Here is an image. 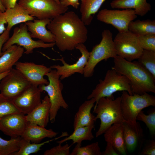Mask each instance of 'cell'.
Wrapping results in <instances>:
<instances>
[{"mask_svg":"<svg viewBox=\"0 0 155 155\" xmlns=\"http://www.w3.org/2000/svg\"><path fill=\"white\" fill-rule=\"evenodd\" d=\"M10 32L6 29L0 35V56L2 53L1 51L3 45L9 38Z\"/></svg>","mask_w":155,"mask_h":155,"instance_id":"39","label":"cell"},{"mask_svg":"<svg viewBox=\"0 0 155 155\" xmlns=\"http://www.w3.org/2000/svg\"><path fill=\"white\" fill-rule=\"evenodd\" d=\"M4 13L7 24L6 29L9 31L17 24L33 21L35 19L34 17L30 16L25 9L17 3L13 7L6 9Z\"/></svg>","mask_w":155,"mask_h":155,"instance_id":"24","label":"cell"},{"mask_svg":"<svg viewBox=\"0 0 155 155\" xmlns=\"http://www.w3.org/2000/svg\"><path fill=\"white\" fill-rule=\"evenodd\" d=\"M121 97L114 99L113 96L102 97L94 106L93 112L96 114L95 122L100 121V127L96 133V137L102 135L113 124L127 122L122 115L121 108Z\"/></svg>","mask_w":155,"mask_h":155,"instance_id":"3","label":"cell"},{"mask_svg":"<svg viewBox=\"0 0 155 155\" xmlns=\"http://www.w3.org/2000/svg\"><path fill=\"white\" fill-rule=\"evenodd\" d=\"M28 31L25 23L21 24L19 27L15 28L12 35L3 45L2 51H5L13 45L17 44L24 48L25 51L24 53L28 55L32 53L34 49L50 48L55 45V43H45L40 40L35 41L33 40Z\"/></svg>","mask_w":155,"mask_h":155,"instance_id":"9","label":"cell"},{"mask_svg":"<svg viewBox=\"0 0 155 155\" xmlns=\"http://www.w3.org/2000/svg\"><path fill=\"white\" fill-rule=\"evenodd\" d=\"M97 19L107 24H111L119 32L128 30L130 22L137 17L134 10L132 9L123 10L102 9L97 15Z\"/></svg>","mask_w":155,"mask_h":155,"instance_id":"11","label":"cell"},{"mask_svg":"<svg viewBox=\"0 0 155 155\" xmlns=\"http://www.w3.org/2000/svg\"><path fill=\"white\" fill-rule=\"evenodd\" d=\"M112 69L128 79L133 94L155 93V78L137 61H129L117 55Z\"/></svg>","mask_w":155,"mask_h":155,"instance_id":"2","label":"cell"},{"mask_svg":"<svg viewBox=\"0 0 155 155\" xmlns=\"http://www.w3.org/2000/svg\"><path fill=\"white\" fill-rule=\"evenodd\" d=\"M18 3L30 16L39 19H52L68 9L54 0H19Z\"/></svg>","mask_w":155,"mask_h":155,"instance_id":"8","label":"cell"},{"mask_svg":"<svg viewBox=\"0 0 155 155\" xmlns=\"http://www.w3.org/2000/svg\"><path fill=\"white\" fill-rule=\"evenodd\" d=\"M60 2L64 6L68 7L71 5L76 9L78 8L80 4L79 0H60Z\"/></svg>","mask_w":155,"mask_h":155,"instance_id":"40","label":"cell"},{"mask_svg":"<svg viewBox=\"0 0 155 155\" xmlns=\"http://www.w3.org/2000/svg\"><path fill=\"white\" fill-rule=\"evenodd\" d=\"M138 62L155 78V51L143 50Z\"/></svg>","mask_w":155,"mask_h":155,"instance_id":"31","label":"cell"},{"mask_svg":"<svg viewBox=\"0 0 155 155\" xmlns=\"http://www.w3.org/2000/svg\"><path fill=\"white\" fill-rule=\"evenodd\" d=\"M28 123L22 113L10 114L0 119V131L11 137H21Z\"/></svg>","mask_w":155,"mask_h":155,"instance_id":"16","label":"cell"},{"mask_svg":"<svg viewBox=\"0 0 155 155\" xmlns=\"http://www.w3.org/2000/svg\"><path fill=\"white\" fill-rule=\"evenodd\" d=\"M49 84L38 86L41 92H46L51 103L50 111L49 120L51 123H54L57 112L61 108L67 109L69 106L64 100L62 94L63 85L61 82L60 76L56 70H51L46 75Z\"/></svg>","mask_w":155,"mask_h":155,"instance_id":"7","label":"cell"},{"mask_svg":"<svg viewBox=\"0 0 155 155\" xmlns=\"http://www.w3.org/2000/svg\"><path fill=\"white\" fill-rule=\"evenodd\" d=\"M95 103L93 98L85 101L79 106L75 114L73 122L74 130L80 127L94 125L95 116L91 113V110Z\"/></svg>","mask_w":155,"mask_h":155,"instance_id":"20","label":"cell"},{"mask_svg":"<svg viewBox=\"0 0 155 155\" xmlns=\"http://www.w3.org/2000/svg\"><path fill=\"white\" fill-rule=\"evenodd\" d=\"M128 30L137 36L155 34V20L132 21L129 24Z\"/></svg>","mask_w":155,"mask_h":155,"instance_id":"28","label":"cell"},{"mask_svg":"<svg viewBox=\"0 0 155 155\" xmlns=\"http://www.w3.org/2000/svg\"><path fill=\"white\" fill-rule=\"evenodd\" d=\"M123 136L127 150L133 151L143 136V131L140 124L137 122L132 124L128 122L123 123Z\"/></svg>","mask_w":155,"mask_h":155,"instance_id":"21","label":"cell"},{"mask_svg":"<svg viewBox=\"0 0 155 155\" xmlns=\"http://www.w3.org/2000/svg\"><path fill=\"white\" fill-rule=\"evenodd\" d=\"M106 0H81V20L86 25L91 23L95 14Z\"/></svg>","mask_w":155,"mask_h":155,"instance_id":"26","label":"cell"},{"mask_svg":"<svg viewBox=\"0 0 155 155\" xmlns=\"http://www.w3.org/2000/svg\"><path fill=\"white\" fill-rule=\"evenodd\" d=\"M54 0L56 2H57V3H60V0Z\"/></svg>","mask_w":155,"mask_h":155,"instance_id":"45","label":"cell"},{"mask_svg":"<svg viewBox=\"0 0 155 155\" xmlns=\"http://www.w3.org/2000/svg\"><path fill=\"white\" fill-rule=\"evenodd\" d=\"M20 112L12 100L5 97L0 93V119L10 114Z\"/></svg>","mask_w":155,"mask_h":155,"instance_id":"33","label":"cell"},{"mask_svg":"<svg viewBox=\"0 0 155 155\" xmlns=\"http://www.w3.org/2000/svg\"><path fill=\"white\" fill-rule=\"evenodd\" d=\"M57 134L52 129H47L44 127L28 122L21 137L32 143H38L44 138L55 137Z\"/></svg>","mask_w":155,"mask_h":155,"instance_id":"23","label":"cell"},{"mask_svg":"<svg viewBox=\"0 0 155 155\" xmlns=\"http://www.w3.org/2000/svg\"><path fill=\"white\" fill-rule=\"evenodd\" d=\"M52 19H35L25 22L32 38H38L44 42L55 43V36L50 31L47 30L46 26Z\"/></svg>","mask_w":155,"mask_h":155,"instance_id":"17","label":"cell"},{"mask_svg":"<svg viewBox=\"0 0 155 155\" xmlns=\"http://www.w3.org/2000/svg\"><path fill=\"white\" fill-rule=\"evenodd\" d=\"M31 84L18 70L13 68L1 81L0 93L5 97L13 100Z\"/></svg>","mask_w":155,"mask_h":155,"instance_id":"12","label":"cell"},{"mask_svg":"<svg viewBox=\"0 0 155 155\" xmlns=\"http://www.w3.org/2000/svg\"><path fill=\"white\" fill-rule=\"evenodd\" d=\"M122 92L120 96L121 108L123 118L128 122L136 123L137 117L142 109L155 106V97L148 93L131 95L126 91Z\"/></svg>","mask_w":155,"mask_h":155,"instance_id":"6","label":"cell"},{"mask_svg":"<svg viewBox=\"0 0 155 155\" xmlns=\"http://www.w3.org/2000/svg\"><path fill=\"white\" fill-rule=\"evenodd\" d=\"M51 106L49 98L46 95L38 106L26 115L27 121L30 123L46 127L49 120Z\"/></svg>","mask_w":155,"mask_h":155,"instance_id":"18","label":"cell"},{"mask_svg":"<svg viewBox=\"0 0 155 155\" xmlns=\"http://www.w3.org/2000/svg\"><path fill=\"white\" fill-rule=\"evenodd\" d=\"M102 39L99 44L94 46L85 67L83 75L86 78L92 77L97 65L103 60L114 58L116 51L113 39V34L109 30H104L102 33Z\"/></svg>","mask_w":155,"mask_h":155,"instance_id":"5","label":"cell"},{"mask_svg":"<svg viewBox=\"0 0 155 155\" xmlns=\"http://www.w3.org/2000/svg\"><path fill=\"white\" fill-rule=\"evenodd\" d=\"M2 3L6 9L13 7L16 4L18 0H1Z\"/></svg>","mask_w":155,"mask_h":155,"instance_id":"42","label":"cell"},{"mask_svg":"<svg viewBox=\"0 0 155 155\" xmlns=\"http://www.w3.org/2000/svg\"><path fill=\"white\" fill-rule=\"evenodd\" d=\"M81 53V56L76 62L72 64L67 63L63 57L57 60H60L63 65H54L51 66V69H55L60 76L61 80L67 78L76 73L83 74L85 67L87 64L90 52L84 43L78 44L75 47Z\"/></svg>","mask_w":155,"mask_h":155,"instance_id":"13","label":"cell"},{"mask_svg":"<svg viewBox=\"0 0 155 155\" xmlns=\"http://www.w3.org/2000/svg\"><path fill=\"white\" fill-rule=\"evenodd\" d=\"M142 155H155V140H150L140 153Z\"/></svg>","mask_w":155,"mask_h":155,"instance_id":"37","label":"cell"},{"mask_svg":"<svg viewBox=\"0 0 155 155\" xmlns=\"http://www.w3.org/2000/svg\"><path fill=\"white\" fill-rule=\"evenodd\" d=\"M41 92L38 86L31 84L13 100L19 111L27 115L41 103Z\"/></svg>","mask_w":155,"mask_h":155,"instance_id":"15","label":"cell"},{"mask_svg":"<svg viewBox=\"0 0 155 155\" xmlns=\"http://www.w3.org/2000/svg\"><path fill=\"white\" fill-rule=\"evenodd\" d=\"M24 52L23 47L15 44L3 52L0 56V73L9 71L12 69Z\"/></svg>","mask_w":155,"mask_h":155,"instance_id":"19","label":"cell"},{"mask_svg":"<svg viewBox=\"0 0 155 155\" xmlns=\"http://www.w3.org/2000/svg\"><path fill=\"white\" fill-rule=\"evenodd\" d=\"M6 9L3 5L1 0H0V11L4 12L5 11Z\"/></svg>","mask_w":155,"mask_h":155,"instance_id":"44","label":"cell"},{"mask_svg":"<svg viewBox=\"0 0 155 155\" xmlns=\"http://www.w3.org/2000/svg\"><path fill=\"white\" fill-rule=\"evenodd\" d=\"M94 128V125L77 127L71 135L57 142L61 144L67 141L72 140L73 142L72 145L77 143V145L81 146L83 141H91L94 138L92 133Z\"/></svg>","mask_w":155,"mask_h":155,"instance_id":"27","label":"cell"},{"mask_svg":"<svg viewBox=\"0 0 155 155\" xmlns=\"http://www.w3.org/2000/svg\"><path fill=\"white\" fill-rule=\"evenodd\" d=\"M113 8L134 9L135 14L141 16L145 15L151 9L146 0H114L110 3Z\"/></svg>","mask_w":155,"mask_h":155,"instance_id":"25","label":"cell"},{"mask_svg":"<svg viewBox=\"0 0 155 155\" xmlns=\"http://www.w3.org/2000/svg\"><path fill=\"white\" fill-rule=\"evenodd\" d=\"M138 43L143 50L155 51V34L137 36Z\"/></svg>","mask_w":155,"mask_h":155,"instance_id":"35","label":"cell"},{"mask_svg":"<svg viewBox=\"0 0 155 155\" xmlns=\"http://www.w3.org/2000/svg\"><path fill=\"white\" fill-rule=\"evenodd\" d=\"M86 25L74 11H69L52 19L47 27L55 36V43L62 52L72 51L88 38Z\"/></svg>","mask_w":155,"mask_h":155,"instance_id":"1","label":"cell"},{"mask_svg":"<svg viewBox=\"0 0 155 155\" xmlns=\"http://www.w3.org/2000/svg\"><path fill=\"white\" fill-rule=\"evenodd\" d=\"M9 72V71H7L0 73V82L3 78L8 74Z\"/></svg>","mask_w":155,"mask_h":155,"instance_id":"43","label":"cell"},{"mask_svg":"<svg viewBox=\"0 0 155 155\" xmlns=\"http://www.w3.org/2000/svg\"><path fill=\"white\" fill-rule=\"evenodd\" d=\"M125 91L132 95L128 79L124 75L120 74L115 70H108L103 80H100L91 93L87 98L88 100L93 98L96 104L102 97L111 96L113 94L119 91Z\"/></svg>","mask_w":155,"mask_h":155,"instance_id":"4","label":"cell"},{"mask_svg":"<svg viewBox=\"0 0 155 155\" xmlns=\"http://www.w3.org/2000/svg\"><path fill=\"white\" fill-rule=\"evenodd\" d=\"M70 155H102V152L96 142L83 147L76 145Z\"/></svg>","mask_w":155,"mask_h":155,"instance_id":"32","label":"cell"},{"mask_svg":"<svg viewBox=\"0 0 155 155\" xmlns=\"http://www.w3.org/2000/svg\"><path fill=\"white\" fill-rule=\"evenodd\" d=\"M21 136L11 137L9 140L0 137V155H12L20 149Z\"/></svg>","mask_w":155,"mask_h":155,"instance_id":"30","label":"cell"},{"mask_svg":"<svg viewBox=\"0 0 155 155\" xmlns=\"http://www.w3.org/2000/svg\"><path fill=\"white\" fill-rule=\"evenodd\" d=\"M45 151L43 155H70V149L72 145H69L67 143L63 146L61 144Z\"/></svg>","mask_w":155,"mask_h":155,"instance_id":"36","label":"cell"},{"mask_svg":"<svg viewBox=\"0 0 155 155\" xmlns=\"http://www.w3.org/2000/svg\"><path fill=\"white\" fill-rule=\"evenodd\" d=\"M136 120L140 121L145 123L152 136L155 134V110L154 109L148 115L145 114L141 111L138 114Z\"/></svg>","mask_w":155,"mask_h":155,"instance_id":"34","label":"cell"},{"mask_svg":"<svg viewBox=\"0 0 155 155\" xmlns=\"http://www.w3.org/2000/svg\"><path fill=\"white\" fill-rule=\"evenodd\" d=\"M104 136L105 141H109L119 155L127 154L123 138V123L112 125L104 133Z\"/></svg>","mask_w":155,"mask_h":155,"instance_id":"22","label":"cell"},{"mask_svg":"<svg viewBox=\"0 0 155 155\" xmlns=\"http://www.w3.org/2000/svg\"><path fill=\"white\" fill-rule=\"evenodd\" d=\"M106 142V146L104 151L102 152V155H119L113 144L109 141Z\"/></svg>","mask_w":155,"mask_h":155,"instance_id":"38","label":"cell"},{"mask_svg":"<svg viewBox=\"0 0 155 155\" xmlns=\"http://www.w3.org/2000/svg\"><path fill=\"white\" fill-rule=\"evenodd\" d=\"M7 24L4 12L0 11V34H2L6 28L5 27V24Z\"/></svg>","mask_w":155,"mask_h":155,"instance_id":"41","label":"cell"},{"mask_svg":"<svg viewBox=\"0 0 155 155\" xmlns=\"http://www.w3.org/2000/svg\"><path fill=\"white\" fill-rule=\"evenodd\" d=\"M15 65V68L31 84L38 86L49 84L44 76L52 70L50 67L32 62H18Z\"/></svg>","mask_w":155,"mask_h":155,"instance_id":"14","label":"cell"},{"mask_svg":"<svg viewBox=\"0 0 155 155\" xmlns=\"http://www.w3.org/2000/svg\"><path fill=\"white\" fill-rule=\"evenodd\" d=\"M53 140H48L41 143H31L30 141L21 137L19 150L13 153L12 155H29L36 153L41 150V148L43 145L49 143Z\"/></svg>","mask_w":155,"mask_h":155,"instance_id":"29","label":"cell"},{"mask_svg":"<svg viewBox=\"0 0 155 155\" xmlns=\"http://www.w3.org/2000/svg\"><path fill=\"white\" fill-rule=\"evenodd\" d=\"M113 41L117 55L129 61L137 59L143 50L138 43L137 36L129 30L119 32Z\"/></svg>","mask_w":155,"mask_h":155,"instance_id":"10","label":"cell"}]
</instances>
